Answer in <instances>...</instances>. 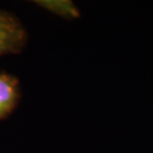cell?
Returning a JSON list of instances; mask_svg holds the SVG:
<instances>
[{
    "label": "cell",
    "instance_id": "obj_1",
    "mask_svg": "<svg viewBox=\"0 0 153 153\" xmlns=\"http://www.w3.org/2000/svg\"><path fill=\"white\" fill-rule=\"evenodd\" d=\"M27 43V33L21 21L10 13L0 10V57L19 53Z\"/></svg>",
    "mask_w": 153,
    "mask_h": 153
},
{
    "label": "cell",
    "instance_id": "obj_2",
    "mask_svg": "<svg viewBox=\"0 0 153 153\" xmlns=\"http://www.w3.org/2000/svg\"><path fill=\"white\" fill-rule=\"evenodd\" d=\"M21 100V85L16 76L6 71L0 73V120L16 109Z\"/></svg>",
    "mask_w": 153,
    "mask_h": 153
}]
</instances>
